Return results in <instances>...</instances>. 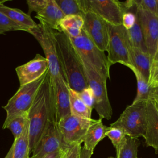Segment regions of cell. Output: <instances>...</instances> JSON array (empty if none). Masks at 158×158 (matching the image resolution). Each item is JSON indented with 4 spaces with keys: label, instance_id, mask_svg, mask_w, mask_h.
Segmentation results:
<instances>
[{
    "label": "cell",
    "instance_id": "cell-1",
    "mask_svg": "<svg viewBox=\"0 0 158 158\" xmlns=\"http://www.w3.org/2000/svg\"><path fill=\"white\" fill-rule=\"evenodd\" d=\"M29 149L31 154L48 122L54 120L52 86L49 71L28 112ZM56 122V121H55Z\"/></svg>",
    "mask_w": 158,
    "mask_h": 158
},
{
    "label": "cell",
    "instance_id": "cell-2",
    "mask_svg": "<svg viewBox=\"0 0 158 158\" xmlns=\"http://www.w3.org/2000/svg\"><path fill=\"white\" fill-rule=\"evenodd\" d=\"M59 62L68 86L77 93L88 87L83 64L69 37L63 31L54 33Z\"/></svg>",
    "mask_w": 158,
    "mask_h": 158
},
{
    "label": "cell",
    "instance_id": "cell-3",
    "mask_svg": "<svg viewBox=\"0 0 158 158\" xmlns=\"http://www.w3.org/2000/svg\"><path fill=\"white\" fill-rule=\"evenodd\" d=\"M69 38L79 57L87 61L102 78L106 80L109 79L111 65L107 57L95 45L85 31L82 29L78 37Z\"/></svg>",
    "mask_w": 158,
    "mask_h": 158
},
{
    "label": "cell",
    "instance_id": "cell-4",
    "mask_svg": "<svg viewBox=\"0 0 158 158\" xmlns=\"http://www.w3.org/2000/svg\"><path fill=\"white\" fill-rule=\"evenodd\" d=\"M146 101L127 106L118 118L109 127L121 128L129 137H144L146 126Z\"/></svg>",
    "mask_w": 158,
    "mask_h": 158
},
{
    "label": "cell",
    "instance_id": "cell-5",
    "mask_svg": "<svg viewBox=\"0 0 158 158\" xmlns=\"http://www.w3.org/2000/svg\"><path fill=\"white\" fill-rule=\"evenodd\" d=\"M80 60L83 64L88 86L91 88L94 95V108L99 118L110 120L112 116V109L107 94V80L99 75L87 61L81 58Z\"/></svg>",
    "mask_w": 158,
    "mask_h": 158
},
{
    "label": "cell",
    "instance_id": "cell-6",
    "mask_svg": "<svg viewBox=\"0 0 158 158\" xmlns=\"http://www.w3.org/2000/svg\"><path fill=\"white\" fill-rule=\"evenodd\" d=\"M48 71L49 69L38 80L19 87L14 96L9 99L7 104L2 107L7 114L5 121L28 112Z\"/></svg>",
    "mask_w": 158,
    "mask_h": 158
},
{
    "label": "cell",
    "instance_id": "cell-7",
    "mask_svg": "<svg viewBox=\"0 0 158 158\" xmlns=\"http://www.w3.org/2000/svg\"><path fill=\"white\" fill-rule=\"evenodd\" d=\"M54 33L55 30L41 22L29 30V33L35 37L43 49L48 62L51 77L54 78L61 75L64 78L58 59Z\"/></svg>",
    "mask_w": 158,
    "mask_h": 158
},
{
    "label": "cell",
    "instance_id": "cell-8",
    "mask_svg": "<svg viewBox=\"0 0 158 158\" xmlns=\"http://www.w3.org/2000/svg\"><path fill=\"white\" fill-rule=\"evenodd\" d=\"M108 31L109 41L106 51L110 65L120 63L127 67L131 66L128 52L130 40L127 30L122 25H112L108 23Z\"/></svg>",
    "mask_w": 158,
    "mask_h": 158
},
{
    "label": "cell",
    "instance_id": "cell-9",
    "mask_svg": "<svg viewBox=\"0 0 158 158\" xmlns=\"http://www.w3.org/2000/svg\"><path fill=\"white\" fill-rule=\"evenodd\" d=\"M96 120L69 115L57 122V127L64 144L67 147L81 144L85 134Z\"/></svg>",
    "mask_w": 158,
    "mask_h": 158
},
{
    "label": "cell",
    "instance_id": "cell-10",
    "mask_svg": "<svg viewBox=\"0 0 158 158\" xmlns=\"http://www.w3.org/2000/svg\"><path fill=\"white\" fill-rule=\"evenodd\" d=\"M83 12H92L107 23L112 25H122L124 13L116 0H80Z\"/></svg>",
    "mask_w": 158,
    "mask_h": 158
},
{
    "label": "cell",
    "instance_id": "cell-11",
    "mask_svg": "<svg viewBox=\"0 0 158 158\" xmlns=\"http://www.w3.org/2000/svg\"><path fill=\"white\" fill-rule=\"evenodd\" d=\"M67 148L62 140L56 122L54 120H50L34 148L30 158H42L47 154L65 149Z\"/></svg>",
    "mask_w": 158,
    "mask_h": 158
},
{
    "label": "cell",
    "instance_id": "cell-12",
    "mask_svg": "<svg viewBox=\"0 0 158 158\" xmlns=\"http://www.w3.org/2000/svg\"><path fill=\"white\" fill-rule=\"evenodd\" d=\"M82 17L84 21L83 30L101 51H107L109 41L108 23L90 12H84Z\"/></svg>",
    "mask_w": 158,
    "mask_h": 158
},
{
    "label": "cell",
    "instance_id": "cell-13",
    "mask_svg": "<svg viewBox=\"0 0 158 158\" xmlns=\"http://www.w3.org/2000/svg\"><path fill=\"white\" fill-rule=\"evenodd\" d=\"M51 77V76H50ZM52 101L56 122L71 114L69 86L62 75L51 78Z\"/></svg>",
    "mask_w": 158,
    "mask_h": 158
},
{
    "label": "cell",
    "instance_id": "cell-14",
    "mask_svg": "<svg viewBox=\"0 0 158 158\" xmlns=\"http://www.w3.org/2000/svg\"><path fill=\"white\" fill-rule=\"evenodd\" d=\"M136 9L135 13L142 28L148 54L152 62L158 41V17L143 9Z\"/></svg>",
    "mask_w": 158,
    "mask_h": 158
},
{
    "label": "cell",
    "instance_id": "cell-15",
    "mask_svg": "<svg viewBox=\"0 0 158 158\" xmlns=\"http://www.w3.org/2000/svg\"><path fill=\"white\" fill-rule=\"evenodd\" d=\"M48 69V62L46 59L36 54L32 60L15 68L20 86L38 80Z\"/></svg>",
    "mask_w": 158,
    "mask_h": 158
},
{
    "label": "cell",
    "instance_id": "cell-16",
    "mask_svg": "<svg viewBox=\"0 0 158 158\" xmlns=\"http://www.w3.org/2000/svg\"><path fill=\"white\" fill-rule=\"evenodd\" d=\"M146 126L144 136L147 146H151L158 153V113L153 101L149 99L146 101Z\"/></svg>",
    "mask_w": 158,
    "mask_h": 158
},
{
    "label": "cell",
    "instance_id": "cell-17",
    "mask_svg": "<svg viewBox=\"0 0 158 158\" xmlns=\"http://www.w3.org/2000/svg\"><path fill=\"white\" fill-rule=\"evenodd\" d=\"M65 17L55 0H48L45 7L36 14L35 18L38 19L40 22L44 23L51 29L61 31L60 27V21Z\"/></svg>",
    "mask_w": 158,
    "mask_h": 158
},
{
    "label": "cell",
    "instance_id": "cell-18",
    "mask_svg": "<svg viewBox=\"0 0 158 158\" xmlns=\"http://www.w3.org/2000/svg\"><path fill=\"white\" fill-rule=\"evenodd\" d=\"M128 52L131 66L135 67L148 82L152 64L149 54L133 47L130 42L128 46Z\"/></svg>",
    "mask_w": 158,
    "mask_h": 158
},
{
    "label": "cell",
    "instance_id": "cell-19",
    "mask_svg": "<svg viewBox=\"0 0 158 158\" xmlns=\"http://www.w3.org/2000/svg\"><path fill=\"white\" fill-rule=\"evenodd\" d=\"M108 127L104 125L101 118L96 120L88 128L83 139V147L87 150L93 151L96 145L106 137Z\"/></svg>",
    "mask_w": 158,
    "mask_h": 158
},
{
    "label": "cell",
    "instance_id": "cell-20",
    "mask_svg": "<svg viewBox=\"0 0 158 158\" xmlns=\"http://www.w3.org/2000/svg\"><path fill=\"white\" fill-rule=\"evenodd\" d=\"M0 12L19 25L28 30L37 26V23L31 18L30 15L25 14L19 9L11 8L1 4H0Z\"/></svg>",
    "mask_w": 158,
    "mask_h": 158
},
{
    "label": "cell",
    "instance_id": "cell-21",
    "mask_svg": "<svg viewBox=\"0 0 158 158\" xmlns=\"http://www.w3.org/2000/svg\"><path fill=\"white\" fill-rule=\"evenodd\" d=\"M84 24L83 17L80 15L65 16L60 21V27L69 37H78L81 33Z\"/></svg>",
    "mask_w": 158,
    "mask_h": 158
},
{
    "label": "cell",
    "instance_id": "cell-22",
    "mask_svg": "<svg viewBox=\"0 0 158 158\" xmlns=\"http://www.w3.org/2000/svg\"><path fill=\"white\" fill-rule=\"evenodd\" d=\"M28 120L22 135L14 139L12 145V158H30L29 136H28Z\"/></svg>",
    "mask_w": 158,
    "mask_h": 158
},
{
    "label": "cell",
    "instance_id": "cell-23",
    "mask_svg": "<svg viewBox=\"0 0 158 158\" xmlns=\"http://www.w3.org/2000/svg\"><path fill=\"white\" fill-rule=\"evenodd\" d=\"M69 92L71 114L79 117L91 119L93 109L89 108L83 102L78 95V93L71 89L69 86Z\"/></svg>",
    "mask_w": 158,
    "mask_h": 158
},
{
    "label": "cell",
    "instance_id": "cell-24",
    "mask_svg": "<svg viewBox=\"0 0 158 158\" xmlns=\"http://www.w3.org/2000/svg\"><path fill=\"white\" fill-rule=\"evenodd\" d=\"M128 68L134 73L137 81V93L133 103L148 101L150 98V95L153 88L149 86L148 82L135 67L130 66Z\"/></svg>",
    "mask_w": 158,
    "mask_h": 158
},
{
    "label": "cell",
    "instance_id": "cell-25",
    "mask_svg": "<svg viewBox=\"0 0 158 158\" xmlns=\"http://www.w3.org/2000/svg\"><path fill=\"white\" fill-rule=\"evenodd\" d=\"M127 31L131 44L133 47L139 49L143 52L148 54L142 28L137 15L136 20L134 25L132 28H131L130 30H128Z\"/></svg>",
    "mask_w": 158,
    "mask_h": 158
},
{
    "label": "cell",
    "instance_id": "cell-26",
    "mask_svg": "<svg viewBox=\"0 0 158 158\" xmlns=\"http://www.w3.org/2000/svg\"><path fill=\"white\" fill-rule=\"evenodd\" d=\"M139 141L138 138L126 136L121 146L116 151L117 158H138V148Z\"/></svg>",
    "mask_w": 158,
    "mask_h": 158
},
{
    "label": "cell",
    "instance_id": "cell-27",
    "mask_svg": "<svg viewBox=\"0 0 158 158\" xmlns=\"http://www.w3.org/2000/svg\"><path fill=\"white\" fill-rule=\"evenodd\" d=\"M27 121L28 112L14 117L8 121H4L2 128L10 130L15 139L22 135Z\"/></svg>",
    "mask_w": 158,
    "mask_h": 158
},
{
    "label": "cell",
    "instance_id": "cell-28",
    "mask_svg": "<svg viewBox=\"0 0 158 158\" xmlns=\"http://www.w3.org/2000/svg\"><path fill=\"white\" fill-rule=\"evenodd\" d=\"M55 1L65 16L70 15L82 16L84 13L81 9L80 0H55Z\"/></svg>",
    "mask_w": 158,
    "mask_h": 158
},
{
    "label": "cell",
    "instance_id": "cell-29",
    "mask_svg": "<svg viewBox=\"0 0 158 158\" xmlns=\"http://www.w3.org/2000/svg\"><path fill=\"white\" fill-rule=\"evenodd\" d=\"M25 31L29 33V30L6 16L5 14L0 12V35L10 31Z\"/></svg>",
    "mask_w": 158,
    "mask_h": 158
},
{
    "label": "cell",
    "instance_id": "cell-30",
    "mask_svg": "<svg viewBox=\"0 0 158 158\" xmlns=\"http://www.w3.org/2000/svg\"><path fill=\"white\" fill-rule=\"evenodd\" d=\"M126 136L125 132L121 128L117 127H108L106 133V136H107L111 141L116 151L121 146Z\"/></svg>",
    "mask_w": 158,
    "mask_h": 158
},
{
    "label": "cell",
    "instance_id": "cell-31",
    "mask_svg": "<svg viewBox=\"0 0 158 158\" xmlns=\"http://www.w3.org/2000/svg\"><path fill=\"white\" fill-rule=\"evenodd\" d=\"M136 8L156 14L157 2V0H135Z\"/></svg>",
    "mask_w": 158,
    "mask_h": 158
},
{
    "label": "cell",
    "instance_id": "cell-32",
    "mask_svg": "<svg viewBox=\"0 0 158 158\" xmlns=\"http://www.w3.org/2000/svg\"><path fill=\"white\" fill-rule=\"evenodd\" d=\"M80 98L83 102L90 109H93L94 106V98L91 88L88 86L83 89L81 92L78 93Z\"/></svg>",
    "mask_w": 158,
    "mask_h": 158
},
{
    "label": "cell",
    "instance_id": "cell-33",
    "mask_svg": "<svg viewBox=\"0 0 158 158\" xmlns=\"http://www.w3.org/2000/svg\"><path fill=\"white\" fill-rule=\"evenodd\" d=\"M48 0H27V3L28 7V15L32 12H36V14L42 10L46 6Z\"/></svg>",
    "mask_w": 158,
    "mask_h": 158
},
{
    "label": "cell",
    "instance_id": "cell-34",
    "mask_svg": "<svg viewBox=\"0 0 158 158\" xmlns=\"http://www.w3.org/2000/svg\"><path fill=\"white\" fill-rule=\"evenodd\" d=\"M136 20V13L126 12L123 14L122 19V25L126 30H130L133 27Z\"/></svg>",
    "mask_w": 158,
    "mask_h": 158
},
{
    "label": "cell",
    "instance_id": "cell-35",
    "mask_svg": "<svg viewBox=\"0 0 158 158\" xmlns=\"http://www.w3.org/2000/svg\"><path fill=\"white\" fill-rule=\"evenodd\" d=\"M148 83L152 88L158 87V62H152Z\"/></svg>",
    "mask_w": 158,
    "mask_h": 158
},
{
    "label": "cell",
    "instance_id": "cell-36",
    "mask_svg": "<svg viewBox=\"0 0 158 158\" xmlns=\"http://www.w3.org/2000/svg\"><path fill=\"white\" fill-rule=\"evenodd\" d=\"M81 147L80 144L69 146L66 150L64 158H80Z\"/></svg>",
    "mask_w": 158,
    "mask_h": 158
},
{
    "label": "cell",
    "instance_id": "cell-37",
    "mask_svg": "<svg viewBox=\"0 0 158 158\" xmlns=\"http://www.w3.org/2000/svg\"><path fill=\"white\" fill-rule=\"evenodd\" d=\"M118 4L123 11V12H126L127 10L130 9L133 6H135V0H127L125 1H118Z\"/></svg>",
    "mask_w": 158,
    "mask_h": 158
},
{
    "label": "cell",
    "instance_id": "cell-38",
    "mask_svg": "<svg viewBox=\"0 0 158 158\" xmlns=\"http://www.w3.org/2000/svg\"><path fill=\"white\" fill-rule=\"evenodd\" d=\"M67 149H63V150H60V151H56V152H52V153H51V154H47L46 156H44L42 158H63L64 155H65V151H66Z\"/></svg>",
    "mask_w": 158,
    "mask_h": 158
},
{
    "label": "cell",
    "instance_id": "cell-39",
    "mask_svg": "<svg viewBox=\"0 0 158 158\" xmlns=\"http://www.w3.org/2000/svg\"><path fill=\"white\" fill-rule=\"evenodd\" d=\"M93 153V151L87 150L83 146L81 147L80 158H91Z\"/></svg>",
    "mask_w": 158,
    "mask_h": 158
},
{
    "label": "cell",
    "instance_id": "cell-40",
    "mask_svg": "<svg viewBox=\"0 0 158 158\" xmlns=\"http://www.w3.org/2000/svg\"><path fill=\"white\" fill-rule=\"evenodd\" d=\"M149 99H152V100H157L158 101V87L154 88L152 89Z\"/></svg>",
    "mask_w": 158,
    "mask_h": 158
},
{
    "label": "cell",
    "instance_id": "cell-41",
    "mask_svg": "<svg viewBox=\"0 0 158 158\" xmlns=\"http://www.w3.org/2000/svg\"><path fill=\"white\" fill-rule=\"evenodd\" d=\"M12 147H10L9 151H8L7 154H6L4 158H12Z\"/></svg>",
    "mask_w": 158,
    "mask_h": 158
},
{
    "label": "cell",
    "instance_id": "cell-42",
    "mask_svg": "<svg viewBox=\"0 0 158 158\" xmlns=\"http://www.w3.org/2000/svg\"><path fill=\"white\" fill-rule=\"evenodd\" d=\"M152 62H155V63L158 62V52H156L155 56H154V57L153 58V60H152Z\"/></svg>",
    "mask_w": 158,
    "mask_h": 158
},
{
    "label": "cell",
    "instance_id": "cell-43",
    "mask_svg": "<svg viewBox=\"0 0 158 158\" xmlns=\"http://www.w3.org/2000/svg\"><path fill=\"white\" fill-rule=\"evenodd\" d=\"M153 101V103H154V107L158 113V101L157 100H152Z\"/></svg>",
    "mask_w": 158,
    "mask_h": 158
},
{
    "label": "cell",
    "instance_id": "cell-44",
    "mask_svg": "<svg viewBox=\"0 0 158 158\" xmlns=\"http://www.w3.org/2000/svg\"><path fill=\"white\" fill-rule=\"evenodd\" d=\"M157 12H156V15L158 17V0H157Z\"/></svg>",
    "mask_w": 158,
    "mask_h": 158
},
{
    "label": "cell",
    "instance_id": "cell-45",
    "mask_svg": "<svg viewBox=\"0 0 158 158\" xmlns=\"http://www.w3.org/2000/svg\"><path fill=\"white\" fill-rule=\"evenodd\" d=\"M158 52V41H157V51H156V52Z\"/></svg>",
    "mask_w": 158,
    "mask_h": 158
},
{
    "label": "cell",
    "instance_id": "cell-46",
    "mask_svg": "<svg viewBox=\"0 0 158 158\" xmlns=\"http://www.w3.org/2000/svg\"><path fill=\"white\" fill-rule=\"evenodd\" d=\"M4 2V1H0V4H3V2Z\"/></svg>",
    "mask_w": 158,
    "mask_h": 158
},
{
    "label": "cell",
    "instance_id": "cell-47",
    "mask_svg": "<svg viewBox=\"0 0 158 158\" xmlns=\"http://www.w3.org/2000/svg\"><path fill=\"white\" fill-rule=\"evenodd\" d=\"M108 158H114V157H108Z\"/></svg>",
    "mask_w": 158,
    "mask_h": 158
},
{
    "label": "cell",
    "instance_id": "cell-48",
    "mask_svg": "<svg viewBox=\"0 0 158 158\" xmlns=\"http://www.w3.org/2000/svg\"><path fill=\"white\" fill-rule=\"evenodd\" d=\"M65 152H66V151H65ZM63 158H64V157H63Z\"/></svg>",
    "mask_w": 158,
    "mask_h": 158
}]
</instances>
